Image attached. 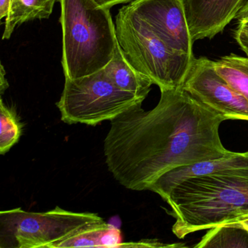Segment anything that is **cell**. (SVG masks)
I'll return each instance as SVG.
<instances>
[{"label": "cell", "instance_id": "cell-1", "mask_svg": "<svg viewBox=\"0 0 248 248\" xmlns=\"http://www.w3.org/2000/svg\"><path fill=\"white\" fill-rule=\"evenodd\" d=\"M160 91L159 103L150 111L139 103L111 120L104 140L108 170L127 189L149 190L171 170L232 152L219 135L224 117L182 87Z\"/></svg>", "mask_w": 248, "mask_h": 248}, {"label": "cell", "instance_id": "cell-2", "mask_svg": "<svg viewBox=\"0 0 248 248\" xmlns=\"http://www.w3.org/2000/svg\"><path fill=\"white\" fill-rule=\"evenodd\" d=\"M175 218L179 239L199 231L248 218V170L216 172L188 178L165 199Z\"/></svg>", "mask_w": 248, "mask_h": 248}, {"label": "cell", "instance_id": "cell-3", "mask_svg": "<svg viewBox=\"0 0 248 248\" xmlns=\"http://www.w3.org/2000/svg\"><path fill=\"white\" fill-rule=\"evenodd\" d=\"M65 79H75L104 69L117 47L115 24L109 8L95 0H59Z\"/></svg>", "mask_w": 248, "mask_h": 248}, {"label": "cell", "instance_id": "cell-4", "mask_svg": "<svg viewBox=\"0 0 248 248\" xmlns=\"http://www.w3.org/2000/svg\"><path fill=\"white\" fill-rule=\"evenodd\" d=\"M115 27L119 45L138 71L160 91L183 86L194 56L170 47L127 5L119 10Z\"/></svg>", "mask_w": 248, "mask_h": 248}, {"label": "cell", "instance_id": "cell-5", "mask_svg": "<svg viewBox=\"0 0 248 248\" xmlns=\"http://www.w3.org/2000/svg\"><path fill=\"white\" fill-rule=\"evenodd\" d=\"M95 213L56 207L42 213L12 209L0 212V248H54L79 231L104 222Z\"/></svg>", "mask_w": 248, "mask_h": 248}, {"label": "cell", "instance_id": "cell-6", "mask_svg": "<svg viewBox=\"0 0 248 248\" xmlns=\"http://www.w3.org/2000/svg\"><path fill=\"white\" fill-rule=\"evenodd\" d=\"M144 100L119 89L104 69L82 78L65 79L58 101L62 120L67 124L95 126L111 120Z\"/></svg>", "mask_w": 248, "mask_h": 248}, {"label": "cell", "instance_id": "cell-7", "mask_svg": "<svg viewBox=\"0 0 248 248\" xmlns=\"http://www.w3.org/2000/svg\"><path fill=\"white\" fill-rule=\"evenodd\" d=\"M214 64L207 58H194L182 88L225 120L248 121V101L217 73Z\"/></svg>", "mask_w": 248, "mask_h": 248}, {"label": "cell", "instance_id": "cell-8", "mask_svg": "<svg viewBox=\"0 0 248 248\" xmlns=\"http://www.w3.org/2000/svg\"><path fill=\"white\" fill-rule=\"evenodd\" d=\"M127 6L170 47L194 56L183 0H134Z\"/></svg>", "mask_w": 248, "mask_h": 248}, {"label": "cell", "instance_id": "cell-9", "mask_svg": "<svg viewBox=\"0 0 248 248\" xmlns=\"http://www.w3.org/2000/svg\"><path fill=\"white\" fill-rule=\"evenodd\" d=\"M193 41L211 40L236 18L247 0H183Z\"/></svg>", "mask_w": 248, "mask_h": 248}, {"label": "cell", "instance_id": "cell-10", "mask_svg": "<svg viewBox=\"0 0 248 248\" xmlns=\"http://www.w3.org/2000/svg\"><path fill=\"white\" fill-rule=\"evenodd\" d=\"M248 170V153L231 152L217 159L202 161L171 170L159 177L149 190L159 194L163 200L171 190L185 180L216 172Z\"/></svg>", "mask_w": 248, "mask_h": 248}, {"label": "cell", "instance_id": "cell-11", "mask_svg": "<svg viewBox=\"0 0 248 248\" xmlns=\"http://www.w3.org/2000/svg\"><path fill=\"white\" fill-rule=\"evenodd\" d=\"M106 74L119 89L145 100L151 91L152 81L131 64L117 43L114 56L104 68Z\"/></svg>", "mask_w": 248, "mask_h": 248}, {"label": "cell", "instance_id": "cell-12", "mask_svg": "<svg viewBox=\"0 0 248 248\" xmlns=\"http://www.w3.org/2000/svg\"><path fill=\"white\" fill-rule=\"evenodd\" d=\"M121 232L120 229L108 224L104 220L85 228L70 237L56 244L54 248H121Z\"/></svg>", "mask_w": 248, "mask_h": 248}, {"label": "cell", "instance_id": "cell-13", "mask_svg": "<svg viewBox=\"0 0 248 248\" xmlns=\"http://www.w3.org/2000/svg\"><path fill=\"white\" fill-rule=\"evenodd\" d=\"M57 0H11L2 40H9L16 27L34 20L48 19Z\"/></svg>", "mask_w": 248, "mask_h": 248}, {"label": "cell", "instance_id": "cell-14", "mask_svg": "<svg viewBox=\"0 0 248 248\" xmlns=\"http://www.w3.org/2000/svg\"><path fill=\"white\" fill-rule=\"evenodd\" d=\"M217 73L248 101V56L231 54L215 62Z\"/></svg>", "mask_w": 248, "mask_h": 248}, {"label": "cell", "instance_id": "cell-15", "mask_svg": "<svg viewBox=\"0 0 248 248\" xmlns=\"http://www.w3.org/2000/svg\"><path fill=\"white\" fill-rule=\"evenodd\" d=\"M195 248H248V231L239 222L212 228Z\"/></svg>", "mask_w": 248, "mask_h": 248}, {"label": "cell", "instance_id": "cell-16", "mask_svg": "<svg viewBox=\"0 0 248 248\" xmlns=\"http://www.w3.org/2000/svg\"><path fill=\"white\" fill-rule=\"evenodd\" d=\"M0 154L5 155L18 143L22 133V124L13 108L0 101Z\"/></svg>", "mask_w": 248, "mask_h": 248}, {"label": "cell", "instance_id": "cell-17", "mask_svg": "<svg viewBox=\"0 0 248 248\" xmlns=\"http://www.w3.org/2000/svg\"><path fill=\"white\" fill-rule=\"evenodd\" d=\"M233 37L242 51L248 56V27L238 24L233 32Z\"/></svg>", "mask_w": 248, "mask_h": 248}, {"label": "cell", "instance_id": "cell-18", "mask_svg": "<svg viewBox=\"0 0 248 248\" xmlns=\"http://www.w3.org/2000/svg\"><path fill=\"white\" fill-rule=\"evenodd\" d=\"M95 1L101 6L111 9L115 5H121V4H129L134 0H95Z\"/></svg>", "mask_w": 248, "mask_h": 248}, {"label": "cell", "instance_id": "cell-19", "mask_svg": "<svg viewBox=\"0 0 248 248\" xmlns=\"http://www.w3.org/2000/svg\"><path fill=\"white\" fill-rule=\"evenodd\" d=\"M9 88V84H8V79L6 78V72H5V68L3 64H1V71H0V91H1V95L4 93L5 91Z\"/></svg>", "mask_w": 248, "mask_h": 248}, {"label": "cell", "instance_id": "cell-20", "mask_svg": "<svg viewBox=\"0 0 248 248\" xmlns=\"http://www.w3.org/2000/svg\"><path fill=\"white\" fill-rule=\"evenodd\" d=\"M11 0H0V19L6 18L9 14Z\"/></svg>", "mask_w": 248, "mask_h": 248}, {"label": "cell", "instance_id": "cell-21", "mask_svg": "<svg viewBox=\"0 0 248 248\" xmlns=\"http://www.w3.org/2000/svg\"><path fill=\"white\" fill-rule=\"evenodd\" d=\"M236 18L237 20L238 23L248 21V0H247L245 5L242 7V9H241L239 14L236 16Z\"/></svg>", "mask_w": 248, "mask_h": 248}, {"label": "cell", "instance_id": "cell-22", "mask_svg": "<svg viewBox=\"0 0 248 248\" xmlns=\"http://www.w3.org/2000/svg\"><path fill=\"white\" fill-rule=\"evenodd\" d=\"M239 223L246 230L248 231V218L242 220V221H239Z\"/></svg>", "mask_w": 248, "mask_h": 248}, {"label": "cell", "instance_id": "cell-23", "mask_svg": "<svg viewBox=\"0 0 248 248\" xmlns=\"http://www.w3.org/2000/svg\"><path fill=\"white\" fill-rule=\"evenodd\" d=\"M238 24H240V25L245 26V27H248V21H244V22L238 23Z\"/></svg>", "mask_w": 248, "mask_h": 248}, {"label": "cell", "instance_id": "cell-24", "mask_svg": "<svg viewBox=\"0 0 248 248\" xmlns=\"http://www.w3.org/2000/svg\"></svg>", "mask_w": 248, "mask_h": 248}]
</instances>
